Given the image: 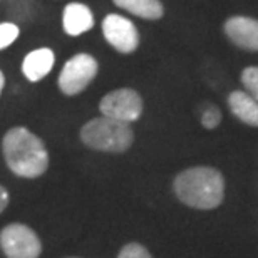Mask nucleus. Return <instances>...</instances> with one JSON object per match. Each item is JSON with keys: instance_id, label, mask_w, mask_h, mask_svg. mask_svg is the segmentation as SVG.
I'll list each match as a JSON object with an SVG mask.
<instances>
[{"instance_id": "obj_8", "label": "nucleus", "mask_w": 258, "mask_h": 258, "mask_svg": "<svg viewBox=\"0 0 258 258\" xmlns=\"http://www.w3.org/2000/svg\"><path fill=\"white\" fill-rule=\"evenodd\" d=\"M223 32L226 39L238 49L258 52V19L233 15L225 20Z\"/></svg>"}, {"instance_id": "obj_14", "label": "nucleus", "mask_w": 258, "mask_h": 258, "mask_svg": "<svg viewBox=\"0 0 258 258\" xmlns=\"http://www.w3.org/2000/svg\"><path fill=\"white\" fill-rule=\"evenodd\" d=\"M241 84H243L245 91L258 101V66H248L241 71Z\"/></svg>"}, {"instance_id": "obj_1", "label": "nucleus", "mask_w": 258, "mask_h": 258, "mask_svg": "<svg viewBox=\"0 0 258 258\" xmlns=\"http://www.w3.org/2000/svg\"><path fill=\"white\" fill-rule=\"evenodd\" d=\"M5 163L20 178H37L49 168V153L42 139L27 127L9 129L2 141Z\"/></svg>"}, {"instance_id": "obj_5", "label": "nucleus", "mask_w": 258, "mask_h": 258, "mask_svg": "<svg viewBox=\"0 0 258 258\" xmlns=\"http://www.w3.org/2000/svg\"><path fill=\"white\" fill-rule=\"evenodd\" d=\"M99 111L102 116L131 124L143 114V99L138 91L122 87V89L107 92L102 97L99 102Z\"/></svg>"}, {"instance_id": "obj_6", "label": "nucleus", "mask_w": 258, "mask_h": 258, "mask_svg": "<svg viewBox=\"0 0 258 258\" xmlns=\"http://www.w3.org/2000/svg\"><path fill=\"white\" fill-rule=\"evenodd\" d=\"M0 246L7 258H39L42 251L39 236L29 226L14 223L0 233Z\"/></svg>"}, {"instance_id": "obj_17", "label": "nucleus", "mask_w": 258, "mask_h": 258, "mask_svg": "<svg viewBox=\"0 0 258 258\" xmlns=\"http://www.w3.org/2000/svg\"><path fill=\"white\" fill-rule=\"evenodd\" d=\"M117 258H151L149 251L139 243H127Z\"/></svg>"}, {"instance_id": "obj_11", "label": "nucleus", "mask_w": 258, "mask_h": 258, "mask_svg": "<svg viewBox=\"0 0 258 258\" xmlns=\"http://www.w3.org/2000/svg\"><path fill=\"white\" fill-rule=\"evenodd\" d=\"M228 107L233 116L246 126L258 127V101L246 91H233L228 96Z\"/></svg>"}, {"instance_id": "obj_10", "label": "nucleus", "mask_w": 258, "mask_h": 258, "mask_svg": "<svg viewBox=\"0 0 258 258\" xmlns=\"http://www.w3.org/2000/svg\"><path fill=\"white\" fill-rule=\"evenodd\" d=\"M55 62L54 50L49 47H40L29 52L22 60V74L30 82L42 81L45 76L52 71Z\"/></svg>"}, {"instance_id": "obj_12", "label": "nucleus", "mask_w": 258, "mask_h": 258, "mask_svg": "<svg viewBox=\"0 0 258 258\" xmlns=\"http://www.w3.org/2000/svg\"><path fill=\"white\" fill-rule=\"evenodd\" d=\"M116 7L144 20H159L164 15L161 0H112Z\"/></svg>"}, {"instance_id": "obj_15", "label": "nucleus", "mask_w": 258, "mask_h": 258, "mask_svg": "<svg viewBox=\"0 0 258 258\" xmlns=\"http://www.w3.org/2000/svg\"><path fill=\"white\" fill-rule=\"evenodd\" d=\"M20 35V27L15 22H2L0 24V50L12 45Z\"/></svg>"}, {"instance_id": "obj_9", "label": "nucleus", "mask_w": 258, "mask_h": 258, "mask_svg": "<svg viewBox=\"0 0 258 258\" xmlns=\"http://www.w3.org/2000/svg\"><path fill=\"white\" fill-rule=\"evenodd\" d=\"M62 27L64 32L71 37L89 32L94 27V15L92 10L84 4L72 2L67 4L62 12Z\"/></svg>"}, {"instance_id": "obj_4", "label": "nucleus", "mask_w": 258, "mask_h": 258, "mask_svg": "<svg viewBox=\"0 0 258 258\" xmlns=\"http://www.w3.org/2000/svg\"><path fill=\"white\" fill-rule=\"evenodd\" d=\"M97 60L91 54H76L64 64L59 74V89L66 96H76L94 81L97 74Z\"/></svg>"}, {"instance_id": "obj_13", "label": "nucleus", "mask_w": 258, "mask_h": 258, "mask_svg": "<svg viewBox=\"0 0 258 258\" xmlns=\"http://www.w3.org/2000/svg\"><path fill=\"white\" fill-rule=\"evenodd\" d=\"M9 15L19 24H30L39 15L37 0H7L5 2Z\"/></svg>"}, {"instance_id": "obj_16", "label": "nucleus", "mask_w": 258, "mask_h": 258, "mask_svg": "<svg viewBox=\"0 0 258 258\" xmlns=\"http://www.w3.org/2000/svg\"><path fill=\"white\" fill-rule=\"evenodd\" d=\"M221 122V111L216 106H208L201 112V126L206 129H216Z\"/></svg>"}, {"instance_id": "obj_19", "label": "nucleus", "mask_w": 258, "mask_h": 258, "mask_svg": "<svg viewBox=\"0 0 258 258\" xmlns=\"http://www.w3.org/2000/svg\"><path fill=\"white\" fill-rule=\"evenodd\" d=\"M4 86H5V77H4V72L0 71V94H2V91H4Z\"/></svg>"}, {"instance_id": "obj_7", "label": "nucleus", "mask_w": 258, "mask_h": 258, "mask_svg": "<svg viewBox=\"0 0 258 258\" xmlns=\"http://www.w3.org/2000/svg\"><path fill=\"white\" fill-rule=\"evenodd\" d=\"M102 35L121 54H133L139 47V32L133 20L121 14H109L102 20Z\"/></svg>"}, {"instance_id": "obj_18", "label": "nucleus", "mask_w": 258, "mask_h": 258, "mask_svg": "<svg viewBox=\"0 0 258 258\" xmlns=\"http://www.w3.org/2000/svg\"><path fill=\"white\" fill-rule=\"evenodd\" d=\"M9 205V191L4 186H0V213L7 208Z\"/></svg>"}, {"instance_id": "obj_3", "label": "nucleus", "mask_w": 258, "mask_h": 258, "mask_svg": "<svg viewBox=\"0 0 258 258\" xmlns=\"http://www.w3.org/2000/svg\"><path fill=\"white\" fill-rule=\"evenodd\" d=\"M81 139L87 148L104 153H126L133 146L134 133L129 122L101 116L86 122L81 129Z\"/></svg>"}, {"instance_id": "obj_2", "label": "nucleus", "mask_w": 258, "mask_h": 258, "mask_svg": "<svg viewBox=\"0 0 258 258\" xmlns=\"http://www.w3.org/2000/svg\"><path fill=\"white\" fill-rule=\"evenodd\" d=\"M174 193L186 206L196 210H213L225 198L223 174L210 166L184 169L174 179Z\"/></svg>"}]
</instances>
